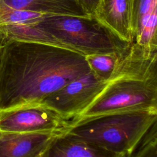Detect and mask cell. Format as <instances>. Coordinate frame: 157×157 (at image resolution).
Instances as JSON below:
<instances>
[{
    "label": "cell",
    "instance_id": "obj_3",
    "mask_svg": "<svg viewBox=\"0 0 157 157\" xmlns=\"http://www.w3.org/2000/svg\"><path fill=\"white\" fill-rule=\"evenodd\" d=\"M31 23L50 35L56 47L85 56L121 52L131 44L94 15L47 16Z\"/></svg>",
    "mask_w": 157,
    "mask_h": 157
},
{
    "label": "cell",
    "instance_id": "obj_1",
    "mask_svg": "<svg viewBox=\"0 0 157 157\" xmlns=\"http://www.w3.org/2000/svg\"><path fill=\"white\" fill-rule=\"evenodd\" d=\"M90 72L85 56L55 46L10 40L0 52V115L40 104Z\"/></svg>",
    "mask_w": 157,
    "mask_h": 157
},
{
    "label": "cell",
    "instance_id": "obj_17",
    "mask_svg": "<svg viewBox=\"0 0 157 157\" xmlns=\"http://www.w3.org/2000/svg\"><path fill=\"white\" fill-rule=\"evenodd\" d=\"M36 157H44V153H42V154H41V155H38V156H36Z\"/></svg>",
    "mask_w": 157,
    "mask_h": 157
},
{
    "label": "cell",
    "instance_id": "obj_4",
    "mask_svg": "<svg viewBox=\"0 0 157 157\" xmlns=\"http://www.w3.org/2000/svg\"><path fill=\"white\" fill-rule=\"evenodd\" d=\"M141 110H157V72L116 76L71 124L102 115Z\"/></svg>",
    "mask_w": 157,
    "mask_h": 157
},
{
    "label": "cell",
    "instance_id": "obj_7",
    "mask_svg": "<svg viewBox=\"0 0 157 157\" xmlns=\"http://www.w3.org/2000/svg\"><path fill=\"white\" fill-rule=\"evenodd\" d=\"M59 132H0V157H36L44 153Z\"/></svg>",
    "mask_w": 157,
    "mask_h": 157
},
{
    "label": "cell",
    "instance_id": "obj_11",
    "mask_svg": "<svg viewBox=\"0 0 157 157\" xmlns=\"http://www.w3.org/2000/svg\"><path fill=\"white\" fill-rule=\"evenodd\" d=\"M125 50L121 52L88 55L85 57L90 71L101 80L108 83Z\"/></svg>",
    "mask_w": 157,
    "mask_h": 157
},
{
    "label": "cell",
    "instance_id": "obj_6",
    "mask_svg": "<svg viewBox=\"0 0 157 157\" xmlns=\"http://www.w3.org/2000/svg\"><path fill=\"white\" fill-rule=\"evenodd\" d=\"M71 128V120L42 103L0 115V132L52 131L67 134Z\"/></svg>",
    "mask_w": 157,
    "mask_h": 157
},
{
    "label": "cell",
    "instance_id": "obj_14",
    "mask_svg": "<svg viewBox=\"0 0 157 157\" xmlns=\"http://www.w3.org/2000/svg\"><path fill=\"white\" fill-rule=\"evenodd\" d=\"M128 157H157V122L149 129Z\"/></svg>",
    "mask_w": 157,
    "mask_h": 157
},
{
    "label": "cell",
    "instance_id": "obj_18",
    "mask_svg": "<svg viewBox=\"0 0 157 157\" xmlns=\"http://www.w3.org/2000/svg\"><path fill=\"white\" fill-rule=\"evenodd\" d=\"M1 45H0V52H1Z\"/></svg>",
    "mask_w": 157,
    "mask_h": 157
},
{
    "label": "cell",
    "instance_id": "obj_13",
    "mask_svg": "<svg viewBox=\"0 0 157 157\" xmlns=\"http://www.w3.org/2000/svg\"><path fill=\"white\" fill-rule=\"evenodd\" d=\"M48 15L23 10H18L9 7L0 0V26L30 23Z\"/></svg>",
    "mask_w": 157,
    "mask_h": 157
},
{
    "label": "cell",
    "instance_id": "obj_10",
    "mask_svg": "<svg viewBox=\"0 0 157 157\" xmlns=\"http://www.w3.org/2000/svg\"><path fill=\"white\" fill-rule=\"evenodd\" d=\"M10 7L52 15H70L88 17L74 0H4ZM91 16V15H90Z\"/></svg>",
    "mask_w": 157,
    "mask_h": 157
},
{
    "label": "cell",
    "instance_id": "obj_16",
    "mask_svg": "<svg viewBox=\"0 0 157 157\" xmlns=\"http://www.w3.org/2000/svg\"><path fill=\"white\" fill-rule=\"evenodd\" d=\"M87 15H93L101 0H74Z\"/></svg>",
    "mask_w": 157,
    "mask_h": 157
},
{
    "label": "cell",
    "instance_id": "obj_9",
    "mask_svg": "<svg viewBox=\"0 0 157 157\" xmlns=\"http://www.w3.org/2000/svg\"><path fill=\"white\" fill-rule=\"evenodd\" d=\"M44 157H128L117 154L66 134L57 137L44 153Z\"/></svg>",
    "mask_w": 157,
    "mask_h": 157
},
{
    "label": "cell",
    "instance_id": "obj_12",
    "mask_svg": "<svg viewBox=\"0 0 157 157\" xmlns=\"http://www.w3.org/2000/svg\"><path fill=\"white\" fill-rule=\"evenodd\" d=\"M157 9V0H132L131 33L132 42L139 38L151 12Z\"/></svg>",
    "mask_w": 157,
    "mask_h": 157
},
{
    "label": "cell",
    "instance_id": "obj_5",
    "mask_svg": "<svg viewBox=\"0 0 157 157\" xmlns=\"http://www.w3.org/2000/svg\"><path fill=\"white\" fill-rule=\"evenodd\" d=\"M107 84L90 71L72 80L41 103L71 120L90 105Z\"/></svg>",
    "mask_w": 157,
    "mask_h": 157
},
{
    "label": "cell",
    "instance_id": "obj_2",
    "mask_svg": "<svg viewBox=\"0 0 157 157\" xmlns=\"http://www.w3.org/2000/svg\"><path fill=\"white\" fill-rule=\"evenodd\" d=\"M156 122L157 110L109 113L80 121L67 134L117 154L129 156Z\"/></svg>",
    "mask_w": 157,
    "mask_h": 157
},
{
    "label": "cell",
    "instance_id": "obj_15",
    "mask_svg": "<svg viewBox=\"0 0 157 157\" xmlns=\"http://www.w3.org/2000/svg\"><path fill=\"white\" fill-rule=\"evenodd\" d=\"M157 9H155L147 18L142 32L136 42L149 50H157Z\"/></svg>",
    "mask_w": 157,
    "mask_h": 157
},
{
    "label": "cell",
    "instance_id": "obj_8",
    "mask_svg": "<svg viewBox=\"0 0 157 157\" xmlns=\"http://www.w3.org/2000/svg\"><path fill=\"white\" fill-rule=\"evenodd\" d=\"M132 0H101L94 16L124 40L132 43Z\"/></svg>",
    "mask_w": 157,
    "mask_h": 157
}]
</instances>
